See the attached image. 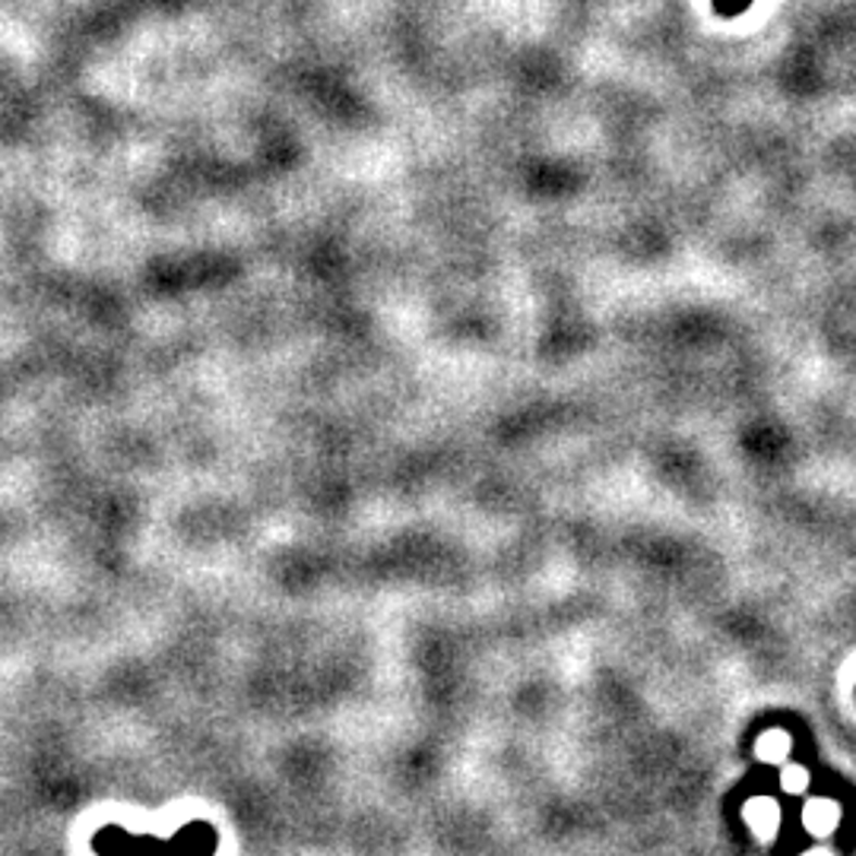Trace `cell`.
Listing matches in <instances>:
<instances>
[{
    "instance_id": "3957f363",
    "label": "cell",
    "mask_w": 856,
    "mask_h": 856,
    "mask_svg": "<svg viewBox=\"0 0 856 856\" xmlns=\"http://www.w3.org/2000/svg\"><path fill=\"white\" fill-rule=\"evenodd\" d=\"M748 3H752V0H714V10H717L720 16H737Z\"/></svg>"
},
{
    "instance_id": "7a4b0ae2",
    "label": "cell",
    "mask_w": 856,
    "mask_h": 856,
    "mask_svg": "<svg viewBox=\"0 0 856 856\" xmlns=\"http://www.w3.org/2000/svg\"><path fill=\"white\" fill-rule=\"evenodd\" d=\"M216 828L206 821H191L172 838V856H216Z\"/></svg>"
},
{
    "instance_id": "6da1fadb",
    "label": "cell",
    "mask_w": 856,
    "mask_h": 856,
    "mask_svg": "<svg viewBox=\"0 0 856 856\" xmlns=\"http://www.w3.org/2000/svg\"><path fill=\"white\" fill-rule=\"evenodd\" d=\"M92 851L99 856H172V841H156L150 834H127L124 828H102L92 838Z\"/></svg>"
}]
</instances>
